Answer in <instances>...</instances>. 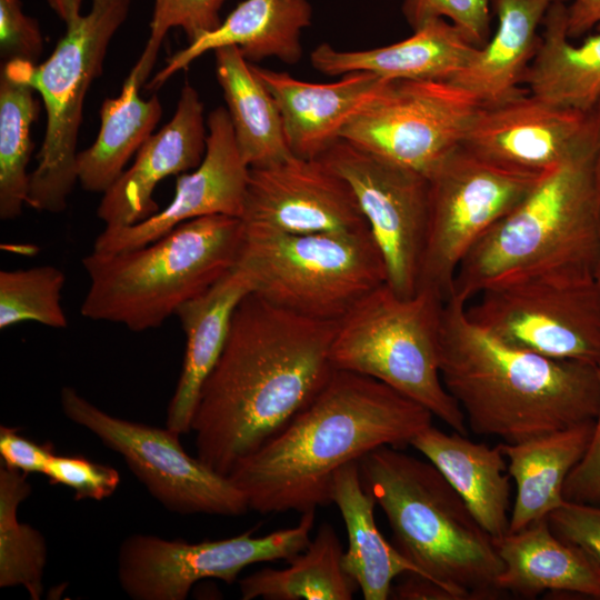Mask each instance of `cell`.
<instances>
[{
    "label": "cell",
    "instance_id": "obj_1",
    "mask_svg": "<svg viewBox=\"0 0 600 600\" xmlns=\"http://www.w3.org/2000/svg\"><path fill=\"white\" fill-rule=\"evenodd\" d=\"M337 321L304 317L256 292L238 304L193 414L197 458L228 476L326 386Z\"/></svg>",
    "mask_w": 600,
    "mask_h": 600
},
{
    "label": "cell",
    "instance_id": "obj_2",
    "mask_svg": "<svg viewBox=\"0 0 600 600\" xmlns=\"http://www.w3.org/2000/svg\"><path fill=\"white\" fill-rule=\"evenodd\" d=\"M432 418L383 382L336 369L321 391L238 461L228 478L259 513L317 510L331 503L339 469L379 447L410 444Z\"/></svg>",
    "mask_w": 600,
    "mask_h": 600
},
{
    "label": "cell",
    "instance_id": "obj_3",
    "mask_svg": "<svg viewBox=\"0 0 600 600\" xmlns=\"http://www.w3.org/2000/svg\"><path fill=\"white\" fill-rule=\"evenodd\" d=\"M466 306L443 302L440 372L474 433L519 443L596 418L598 367L508 344L474 323Z\"/></svg>",
    "mask_w": 600,
    "mask_h": 600
},
{
    "label": "cell",
    "instance_id": "obj_4",
    "mask_svg": "<svg viewBox=\"0 0 600 600\" xmlns=\"http://www.w3.org/2000/svg\"><path fill=\"white\" fill-rule=\"evenodd\" d=\"M597 150L543 176L482 236L461 261L450 297L469 303L503 283L547 276L594 278L600 253Z\"/></svg>",
    "mask_w": 600,
    "mask_h": 600
},
{
    "label": "cell",
    "instance_id": "obj_5",
    "mask_svg": "<svg viewBox=\"0 0 600 600\" xmlns=\"http://www.w3.org/2000/svg\"><path fill=\"white\" fill-rule=\"evenodd\" d=\"M364 489L392 530L393 544L422 576L457 600L496 599L503 564L493 538L427 459L379 447L358 460Z\"/></svg>",
    "mask_w": 600,
    "mask_h": 600
},
{
    "label": "cell",
    "instance_id": "obj_6",
    "mask_svg": "<svg viewBox=\"0 0 600 600\" xmlns=\"http://www.w3.org/2000/svg\"><path fill=\"white\" fill-rule=\"evenodd\" d=\"M241 218L213 214L188 220L156 241L124 252L82 259L90 279L81 314L134 332L159 328L237 264Z\"/></svg>",
    "mask_w": 600,
    "mask_h": 600
},
{
    "label": "cell",
    "instance_id": "obj_7",
    "mask_svg": "<svg viewBox=\"0 0 600 600\" xmlns=\"http://www.w3.org/2000/svg\"><path fill=\"white\" fill-rule=\"evenodd\" d=\"M443 302L431 289L403 297L386 282L337 321L330 358L334 369L377 379L468 436L463 411L440 372Z\"/></svg>",
    "mask_w": 600,
    "mask_h": 600
},
{
    "label": "cell",
    "instance_id": "obj_8",
    "mask_svg": "<svg viewBox=\"0 0 600 600\" xmlns=\"http://www.w3.org/2000/svg\"><path fill=\"white\" fill-rule=\"evenodd\" d=\"M236 266L251 276L253 292L323 321L340 320L387 282L384 260L369 229L292 234L243 223Z\"/></svg>",
    "mask_w": 600,
    "mask_h": 600
},
{
    "label": "cell",
    "instance_id": "obj_9",
    "mask_svg": "<svg viewBox=\"0 0 600 600\" xmlns=\"http://www.w3.org/2000/svg\"><path fill=\"white\" fill-rule=\"evenodd\" d=\"M132 0H91L86 14L66 24L48 59L2 63L9 76L40 94L47 113L44 139L30 173L27 204L62 212L78 181L77 144L82 108L94 79L101 76L108 47L127 20Z\"/></svg>",
    "mask_w": 600,
    "mask_h": 600
},
{
    "label": "cell",
    "instance_id": "obj_10",
    "mask_svg": "<svg viewBox=\"0 0 600 600\" xmlns=\"http://www.w3.org/2000/svg\"><path fill=\"white\" fill-rule=\"evenodd\" d=\"M542 177L502 168L461 146L447 157L428 177L429 223L419 288L446 301L467 253Z\"/></svg>",
    "mask_w": 600,
    "mask_h": 600
},
{
    "label": "cell",
    "instance_id": "obj_11",
    "mask_svg": "<svg viewBox=\"0 0 600 600\" xmlns=\"http://www.w3.org/2000/svg\"><path fill=\"white\" fill-rule=\"evenodd\" d=\"M466 306L478 326L540 356L600 366L596 278L539 277L490 287Z\"/></svg>",
    "mask_w": 600,
    "mask_h": 600
},
{
    "label": "cell",
    "instance_id": "obj_12",
    "mask_svg": "<svg viewBox=\"0 0 600 600\" xmlns=\"http://www.w3.org/2000/svg\"><path fill=\"white\" fill-rule=\"evenodd\" d=\"M60 403L64 416L99 438L126 461L149 493L166 509L179 514L203 513L239 517L248 501L228 478L180 443L181 434L166 428L124 420L101 410L76 389L62 388Z\"/></svg>",
    "mask_w": 600,
    "mask_h": 600
},
{
    "label": "cell",
    "instance_id": "obj_13",
    "mask_svg": "<svg viewBox=\"0 0 600 600\" xmlns=\"http://www.w3.org/2000/svg\"><path fill=\"white\" fill-rule=\"evenodd\" d=\"M316 510L301 513L299 522L263 537L256 529L220 540L188 542L152 534L127 537L118 552V580L134 600H184L192 586L203 579L228 584L251 564L289 560L311 541Z\"/></svg>",
    "mask_w": 600,
    "mask_h": 600
},
{
    "label": "cell",
    "instance_id": "obj_14",
    "mask_svg": "<svg viewBox=\"0 0 600 600\" xmlns=\"http://www.w3.org/2000/svg\"><path fill=\"white\" fill-rule=\"evenodd\" d=\"M481 103L450 81L389 80L341 138L429 177L458 149Z\"/></svg>",
    "mask_w": 600,
    "mask_h": 600
},
{
    "label": "cell",
    "instance_id": "obj_15",
    "mask_svg": "<svg viewBox=\"0 0 600 600\" xmlns=\"http://www.w3.org/2000/svg\"><path fill=\"white\" fill-rule=\"evenodd\" d=\"M319 158L353 190L382 253L387 284L400 296L414 294L428 233V177L342 138Z\"/></svg>",
    "mask_w": 600,
    "mask_h": 600
},
{
    "label": "cell",
    "instance_id": "obj_16",
    "mask_svg": "<svg viewBox=\"0 0 600 600\" xmlns=\"http://www.w3.org/2000/svg\"><path fill=\"white\" fill-rule=\"evenodd\" d=\"M594 111L551 104L527 89L506 100L481 104L461 147L502 168L544 176L598 149Z\"/></svg>",
    "mask_w": 600,
    "mask_h": 600
},
{
    "label": "cell",
    "instance_id": "obj_17",
    "mask_svg": "<svg viewBox=\"0 0 600 600\" xmlns=\"http://www.w3.org/2000/svg\"><path fill=\"white\" fill-rule=\"evenodd\" d=\"M241 220L292 234L369 229L347 180L321 158L296 156L250 168Z\"/></svg>",
    "mask_w": 600,
    "mask_h": 600
},
{
    "label": "cell",
    "instance_id": "obj_18",
    "mask_svg": "<svg viewBox=\"0 0 600 600\" xmlns=\"http://www.w3.org/2000/svg\"><path fill=\"white\" fill-rule=\"evenodd\" d=\"M207 149L201 163L177 178L171 202L150 218L126 227H106L93 252L110 254L147 246L177 226L199 217L241 218L250 176L234 138L227 108L218 107L207 120Z\"/></svg>",
    "mask_w": 600,
    "mask_h": 600
},
{
    "label": "cell",
    "instance_id": "obj_19",
    "mask_svg": "<svg viewBox=\"0 0 600 600\" xmlns=\"http://www.w3.org/2000/svg\"><path fill=\"white\" fill-rule=\"evenodd\" d=\"M204 107L197 90L183 86L171 120L137 152L133 164L102 193L97 216L106 227L139 223L159 211L152 198L164 178L196 169L207 149Z\"/></svg>",
    "mask_w": 600,
    "mask_h": 600
},
{
    "label": "cell",
    "instance_id": "obj_20",
    "mask_svg": "<svg viewBox=\"0 0 600 600\" xmlns=\"http://www.w3.org/2000/svg\"><path fill=\"white\" fill-rule=\"evenodd\" d=\"M251 68L279 108L291 153L306 159L319 158L341 139L349 120L389 81L359 71L332 83H312L287 72Z\"/></svg>",
    "mask_w": 600,
    "mask_h": 600
},
{
    "label": "cell",
    "instance_id": "obj_21",
    "mask_svg": "<svg viewBox=\"0 0 600 600\" xmlns=\"http://www.w3.org/2000/svg\"><path fill=\"white\" fill-rule=\"evenodd\" d=\"M478 47L443 18L428 20L411 37L368 50H338L322 43L310 54L312 67L328 76L369 72L387 80L449 81Z\"/></svg>",
    "mask_w": 600,
    "mask_h": 600
},
{
    "label": "cell",
    "instance_id": "obj_22",
    "mask_svg": "<svg viewBox=\"0 0 600 600\" xmlns=\"http://www.w3.org/2000/svg\"><path fill=\"white\" fill-rule=\"evenodd\" d=\"M253 291L251 276L236 266L210 289L177 310L176 316L186 334V351L167 411L166 427L174 432L191 431L200 391L221 356L233 313L242 299Z\"/></svg>",
    "mask_w": 600,
    "mask_h": 600
},
{
    "label": "cell",
    "instance_id": "obj_23",
    "mask_svg": "<svg viewBox=\"0 0 600 600\" xmlns=\"http://www.w3.org/2000/svg\"><path fill=\"white\" fill-rule=\"evenodd\" d=\"M310 21L311 7L307 0H243L214 31L171 56L146 88L159 89L198 57L227 46L238 47L248 61L274 57L296 63L302 57V29Z\"/></svg>",
    "mask_w": 600,
    "mask_h": 600
},
{
    "label": "cell",
    "instance_id": "obj_24",
    "mask_svg": "<svg viewBox=\"0 0 600 600\" xmlns=\"http://www.w3.org/2000/svg\"><path fill=\"white\" fill-rule=\"evenodd\" d=\"M494 542L503 564L497 579L501 592L523 598L544 591L573 592L600 600V563L556 536L547 518Z\"/></svg>",
    "mask_w": 600,
    "mask_h": 600
},
{
    "label": "cell",
    "instance_id": "obj_25",
    "mask_svg": "<svg viewBox=\"0 0 600 600\" xmlns=\"http://www.w3.org/2000/svg\"><path fill=\"white\" fill-rule=\"evenodd\" d=\"M410 446L441 472L494 541L508 533L511 477L499 444L490 448L431 424Z\"/></svg>",
    "mask_w": 600,
    "mask_h": 600
},
{
    "label": "cell",
    "instance_id": "obj_26",
    "mask_svg": "<svg viewBox=\"0 0 600 600\" xmlns=\"http://www.w3.org/2000/svg\"><path fill=\"white\" fill-rule=\"evenodd\" d=\"M594 419L519 443L499 444L517 493L509 532H517L547 518L563 504V486L586 453Z\"/></svg>",
    "mask_w": 600,
    "mask_h": 600
},
{
    "label": "cell",
    "instance_id": "obj_27",
    "mask_svg": "<svg viewBox=\"0 0 600 600\" xmlns=\"http://www.w3.org/2000/svg\"><path fill=\"white\" fill-rule=\"evenodd\" d=\"M553 0H491L498 17L493 37L449 81L481 104L511 98L524 89V74L537 52L546 12Z\"/></svg>",
    "mask_w": 600,
    "mask_h": 600
},
{
    "label": "cell",
    "instance_id": "obj_28",
    "mask_svg": "<svg viewBox=\"0 0 600 600\" xmlns=\"http://www.w3.org/2000/svg\"><path fill=\"white\" fill-rule=\"evenodd\" d=\"M543 33L524 74L526 89L558 107L592 112L600 102V30L573 44L567 29V4L552 1Z\"/></svg>",
    "mask_w": 600,
    "mask_h": 600
},
{
    "label": "cell",
    "instance_id": "obj_29",
    "mask_svg": "<svg viewBox=\"0 0 600 600\" xmlns=\"http://www.w3.org/2000/svg\"><path fill=\"white\" fill-rule=\"evenodd\" d=\"M331 503L340 511L348 534L342 567L364 600L389 599L397 578L406 572L421 574L380 532L374 519L377 501L362 484L358 461L343 466L334 474Z\"/></svg>",
    "mask_w": 600,
    "mask_h": 600
},
{
    "label": "cell",
    "instance_id": "obj_30",
    "mask_svg": "<svg viewBox=\"0 0 600 600\" xmlns=\"http://www.w3.org/2000/svg\"><path fill=\"white\" fill-rule=\"evenodd\" d=\"M214 57L217 79L247 164L250 168L267 167L293 156L279 108L240 49L222 47L214 50Z\"/></svg>",
    "mask_w": 600,
    "mask_h": 600
},
{
    "label": "cell",
    "instance_id": "obj_31",
    "mask_svg": "<svg viewBox=\"0 0 600 600\" xmlns=\"http://www.w3.org/2000/svg\"><path fill=\"white\" fill-rule=\"evenodd\" d=\"M141 82L131 70L117 98L100 108V129L94 142L78 152L77 176L82 189L104 193L122 174L129 159L153 134L162 116L157 94L144 100Z\"/></svg>",
    "mask_w": 600,
    "mask_h": 600
},
{
    "label": "cell",
    "instance_id": "obj_32",
    "mask_svg": "<svg viewBox=\"0 0 600 600\" xmlns=\"http://www.w3.org/2000/svg\"><path fill=\"white\" fill-rule=\"evenodd\" d=\"M343 549L330 523L282 569L264 568L239 580L243 600H351L359 589L342 567Z\"/></svg>",
    "mask_w": 600,
    "mask_h": 600
},
{
    "label": "cell",
    "instance_id": "obj_33",
    "mask_svg": "<svg viewBox=\"0 0 600 600\" xmlns=\"http://www.w3.org/2000/svg\"><path fill=\"white\" fill-rule=\"evenodd\" d=\"M36 90L0 72V219L14 220L27 203V168L33 143L32 124L39 112Z\"/></svg>",
    "mask_w": 600,
    "mask_h": 600
},
{
    "label": "cell",
    "instance_id": "obj_34",
    "mask_svg": "<svg viewBox=\"0 0 600 600\" xmlns=\"http://www.w3.org/2000/svg\"><path fill=\"white\" fill-rule=\"evenodd\" d=\"M27 473L0 468V587H23L32 600L42 596L48 549L43 536L18 520V508L31 494Z\"/></svg>",
    "mask_w": 600,
    "mask_h": 600
},
{
    "label": "cell",
    "instance_id": "obj_35",
    "mask_svg": "<svg viewBox=\"0 0 600 600\" xmlns=\"http://www.w3.org/2000/svg\"><path fill=\"white\" fill-rule=\"evenodd\" d=\"M63 272L53 266L0 271V329L34 321L64 329L68 319L61 306Z\"/></svg>",
    "mask_w": 600,
    "mask_h": 600
},
{
    "label": "cell",
    "instance_id": "obj_36",
    "mask_svg": "<svg viewBox=\"0 0 600 600\" xmlns=\"http://www.w3.org/2000/svg\"><path fill=\"white\" fill-rule=\"evenodd\" d=\"M226 0H154L150 36L146 48L131 69L143 86L153 69L167 33L181 28L189 43L214 31L220 24V10Z\"/></svg>",
    "mask_w": 600,
    "mask_h": 600
},
{
    "label": "cell",
    "instance_id": "obj_37",
    "mask_svg": "<svg viewBox=\"0 0 600 600\" xmlns=\"http://www.w3.org/2000/svg\"><path fill=\"white\" fill-rule=\"evenodd\" d=\"M403 13L413 29L436 18H448L472 44L482 48L490 30L489 3L481 0H404Z\"/></svg>",
    "mask_w": 600,
    "mask_h": 600
},
{
    "label": "cell",
    "instance_id": "obj_38",
    "mask_svg": "<svg viewBox=\"0 0 600 600\" xmlns=\"http://www.w3.org/2000/svg\"><path fill=\"white\" fill-rule=\"evenodd\" d=\"M44 476L50 483L70 488L76 500L101 501L111 497L120 483L117 469L81 456L53 454Z\"/></svg>",
    "mask_w": 600,
    "mask_h": 600
},
{
    "label": "cell",
    "instance_id": "obj_39",
    "mask_svg": "<svg viewBox=\"0 0 600 600\" xmlns=\"http://www.w3.org/2000/svg\"><path fill=\"white\" fill-rule=\"evenodd\" d=\"M43 51L39 22L26 14L21 0H0V57L3 63L26 61L37 64Z\"/></svg>",
    "mask_w": 600,
    "mask_h": 600
},
{
    "label": "cell",
    "instance_id": "obj_40",
    "mask_svg": "<svg viewBox=\"0 0 600 600\" xmlns=\"http://www.w3.org/2000/svg\"><path fill=\"white\" fill-rule=\"evenodd\" d=\"M547 519L556 536L581 547L600 563V506L564 501Z\"/></svg>",
    "mask_w": 600,
    "mask_h": 600
},
{
    "label": "cell",
    "instance_id": "obj_41",
    "mask_svg": "<svg viewBox=\"0 0 600 600\" xmlns=\"http://www.w3.org/2000/svg\"><path fill=\"white\" fill-rule=\"evenodd\" d=\"M600 388V366L598 367ZM566 501L600 506V401L588 449L563 486Z\"/></svg>",
    "mask_w": 600,
    "mask_h": 600
},
{
    "label": "cell",
    "instance_id": "obj_42",
    "mask_svg": "<svg viewBox=\"0 0 600 600\" xmlns=\"http://www.w3.org/2000/svg\"><path fill=\"white\" fill-rule=\"evenodd\" d=\"M53 454L51 443H37L19 433L17 428L1 426L0 456L3 466L27 474H44Z\"/></svg>",
    "mask_w": 600,
    "mask_h": 600
},
{
    "label": "cell",
    "instance_id": "obj_43",
    "mask_svg": "<svg viewBox=\"0 0 600 600\" xmlns=\"http://www.w3.org/2000/svg\"><path fill=\"white\" fill-rule=\"evenodd\" d=\"M401 577L398 582H393L389 598L397 600H457L448 589L427 577L413 572H406Z\"/></svg>",
    "mask_w": 600,
    "mask_h": 600
},
{
    "label": "cell",
    "instance_id": "obj_44",
    "mask_svg": "<svg viewBox=\"0 0 600 600\" xmlns=\"http://www.w3.org/2000/svg\"><path fill=\"white\" fill-rule=\"evenodd\" d=\"M567 2V29L570 39L600 30V0H553Z\"/></svg>",
    "mask_w": 600,
    "mask_h": 600
},
{
    "label": "cell",
    "instance_id": "obj_45",
    "mask_svg": "<svg viewBox=\"0 0 600 600\" xmlns=\"http://www.w3.org/2000/svg\"><path fill=\"white\" fill-rule=\"evenodd\" d=\"M48 6L64 22L70 23L81 14L83 0H46Z\"/></svg>",
    "mask_w": 600,
    "mask_h": 600
},
{
    "label": "cell",
    "instance_id": "obj_46",
    "mask_svg": "<svg viewBox=\"0 0 600 600\" xmlns=\"http://www.w3.org/2000/svg\"><path fill=\"white\" fill-rule=\"evenodd\" d=\"M594 112L598 117L599 124H600V102L596 107ZM594 176H596L597 188L600 194V141H599V147H598L596 160H594Z\"/></svg>",
    "mask_w": 600,
    "mask_h": 600
},
{
    "label": "cell",
    "instance_id": "obj_47",
    "mask_svg": "<svg viewBox=\"0 0 600 600\" xmlns=\"http://www.w3.org/2000/svg\"><path fill=\"white\" fill-rule=\"evenodd\" d=\"M594 278H596V281L598 282V284L600 287V253H599V258H598V262H597V267H596Z\"/></svg>",
    "mask_w": 600,
    "mask_h": 600
}]
</instances>
